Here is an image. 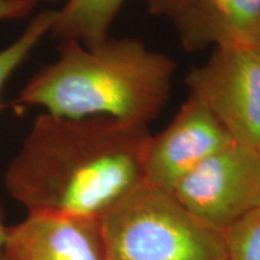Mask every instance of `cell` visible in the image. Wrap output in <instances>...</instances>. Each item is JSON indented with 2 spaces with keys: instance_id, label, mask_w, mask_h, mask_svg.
<instances>
[{
  "instance_id": "cell-1",
  "label": "cell",
  "mask_w": 260,
  "mask_h": 260,
  "mask_svg": "<svg viewBox=\"0 0 260 260\" xmlns=\"http://www.w3.org/2000/svg\"><path fill=\"white\" fill-rule=\"evenodd\" d=\"M148 125L42 112L10 161L5 186L28 213L102 218L145 182Z\"/></svg>"
},
{
  "instance_id": "cell-2",
  "label": "cell",
  "mask_w": 260,
  "mask_h": 260,
  "mask_svg": "<svg viewBox=\"0 0 260 260\" xmlns=\"http://www.w3.org/2000/svg\"><path fill=\"white\" fill-rule=\"evenodd\" d=\"M175 68L171 58L138 39L107 38L94 46L63 40L57 59L25 83L15 105L68 118L105 116L148 125L168 104Z\"/></svg>"
},
{
  "instance_id": "cell-3",
  "label": "cell",
  "mask_w": 260,
  "mask_h": 260,
  "mask_svg": "<svg viewBox=\"0 0 260 260\" xmlns=\"http://www.w3.org/2000/svg\"><path fill=\"white\" fill-rule=\"evenodd\" d=\"M107 260H226L223 230L144 183L100 218Z\"/></svg>"
},
{
  "instance_id": "cell-4",
  "label": "cell",
  "mask_w": 260,
  "mask_h": 260,
  "mask_svg": "<svg viewBox=\"0 0 260 260\" xmlns=\"http://www.w3.org/2000/svg\"><path fill=\"white\" fill-rule=\"evenodd\" d=\"M200 100L239 144L260 145V56L251 45L216 47L186 79Z\"/></svg>"
},
{
  "instance_id": "cell-5",
  "label": "cell",
  "mask_w": 260,
  "mask_h": 260,
  "mask_svg": "<svg viewBox=\"0 0 260 260\" xmlns=\"http://www.w3.org/2000/svg\"><path fill=\"white\" fill-rule=\"evenodd\" d=\"M172 194L197 218L224 232L258 206V151L234 142L201 161L182 178Z\"/></svg>"
},
{
  "instance_id": "cell-6",
  "label": "cell",
  "mask_w": 260,
  "mask_h": 260,
  "mask_svg": "<svg viewBox=\"0 0 260 260\" xmlns=\"http://www.w3.org/2000/svg\"><path fill=\"white\" fill-rule=\"evenodd\" d=\"M234 142L216 116L189 94L170 124L151 136L144 161L145 182L172 193L201 161Z\"/></svg>"
},
{
  "instance_id": "cell-7",
  "label": "cell",
  "mask_w": 260,
  "mask_h": 260,
  "mask_svg": "<svg viewBox=\"0 0 260 260\" xmlns=\"http://www.w3.org/2000/svg\"><path fill=\"white\" fill-rule=\"evenodd\" d=\"M4 260H107L100 218L28 213L9 228Z\"/></svg>"
},
{
  "instance_id": "cell-8",
  "label": "cell",
  "mask_w": 260,
  "mask_h": 260,
  "mask_svg": "<svg viewBox=\"0 0 260 260\" xmlns=\"http://www.w3.org/2000/svg\"><path fill=\"white\" fill-rule=\"evenodd\" d=\"M184 48L251 45L260 32V0H228L222 10L198 4L174 18Z\"/></svg>"
},
{
  "instance_id": "cell-9",
  "label": "cell",
  "mask_w": 260,
  "mask_h": 260,
  "mask_svg": "<svg viewBox=\"0 0 260 260\" xmlns=\"http://www.w3.org/2000/svg\"><path fill=\"white\" fill-rule=\"evenodd\" d=\"M124 0H67L57 10L52 35L94 46L107 39L113 18Z\"/></svg>"
},
{
  "instance_id": "cell-10",
  "label": "cell",
  "mask_w": 260,
  "mask_h": 260,
  "mask_svg": "<svg viewBox=\"0 0 260 260\" xmlns=\"http://www.w3.org/2000/svg\"><path fill=\"white\" fill-rule=\"evenodd\" d=\"M57 18V10H46L35 16L14 42L0 50V112L3 110L2 94L5 83L45 35L51 32Z\"/></svg>"
},
{
  "instance_id": "cell-11",
  "label": "cell",
  "mask_w": 260,
  "mask_h": 260,
  "mask_svg": "<svg viewBox=\"0 0 260 260\" xmlns=\"http://www.w3.org/2000/svg\"><path fill=\"white\" fill-rule=\"evenodd\" d=\"M226 260H260V209L243 214L224 230Z\"/></svg>"
},
{
  "instance_id": "cell-12",
  "label": "cell",
  "mask_w": 260,
  "mask_h": 260,
  "mask_svg": "<svg viewBox=\"0 0 260 260\" xmlns=\"http://www.w3.org/2000/svg\"><path fill=\"white\" fill-rule=\"evenodd\" d=\"M228 0H151V11L158 15H168L175 18L191 6L205 4L214 10H222L226 5Z\"/></svg>"
},
{
  "instance_id": "cell-13",
  "label": "cell",
  "mask_w": 260,
  "mask_h": 260,
  "mask_svg": "<svg viewBox=\"0 0 260 260\" xmlns=\"http://www.w3.org/2000/svg\"><path fill=\"white\" fill-rule=\"evenodd\" d=\"M35 5L32 0H0V21L24 17Z\"/></svg>"
},
{
  "instance_id": "cell-14",
  "label": "cell",
  "mask_w": 260,
  "mask_h": 260,
  "mask_svg": "<svg viewBox=\"0 0 260 260\" xmlns=\"http://www.w3.org/2000/svg\"><path fill=\"white\" fill-rule=\"evenodd\" d=\"M9 234V226L5 225L4 222V210H3L2 201H0V251L4 248L6 239H8Z\"/></svg>"
},
{
  "instance_id": "cell-15",
  "label": "cell",
  "mask_w": 260,
  "mask_h": 260,
  "mask_svg": "<svg viewBox=\"0 0 260 260\" xmlns=\"http://www.w3.org/2000/svg\"><path fill=\"white\" fill-rule=\"evenodd\" d=\"M253 47L255 48L256 50V52H258V54L260 56V32H259V35H258V38L255 39V41H254V44H253Z\"/></svg>"
},
{
  "instance_id": "cell-16",
  "label": "cell",
  "mask_w": 260,
  "mask_h": 260,
  "mask_svg": "<svg viewBox=\"0 0 260 260\" xmlns=\"http://www.w3.org/2000/svg\"><path fill=\"white\" fill-rule=\"evenodd\" d=\"M0 260H4V255H3V251H0Z\"/></svg>"
},
{
  "instance_id": "cell-17",
  "label": "cell",
  "mask_w": 260,
  "mask_h": 260,
  "mask_svg": "<svg viewBox=\"0 0 260 260\" xmlns=\"http://www.w3.org/2000/svg\"><path fill=\"white\" fill-rule=\"evenodd\" d=\"M256 151H258V153H259V155H260V145L258 146V148H256Z\"/></svg>"
},
{
  "instance_id": "cell-18",
  "label": "cell",
  "mask_w": 260,
  "mask_h": 260,
  "mask_svg": "<svg viewBox=\"0 0 260 260\" xmlns=\"http://www.w3.org/2000/svg\"><path fill=\"white\" fill-rule=\"evenodd\" d=\"M256 207H258V209H260V200H259V203H258V206H256Z\"/></svg>"
},
{
  "instance_id": "cell-19",
  "label": "cell",
  "mask_w": 260,
  "mask_h": 260,
  "mask_svg": "<svg viewBox=\"0 0 260 260\" xmlns=\"http://www.w3.org/2000/svg\"><path fill=\"white\" fill-rule=\"evenodd\" d=\"M32 2H35V3H38V0H32Z\"/></svg>"
}]
</instances>
